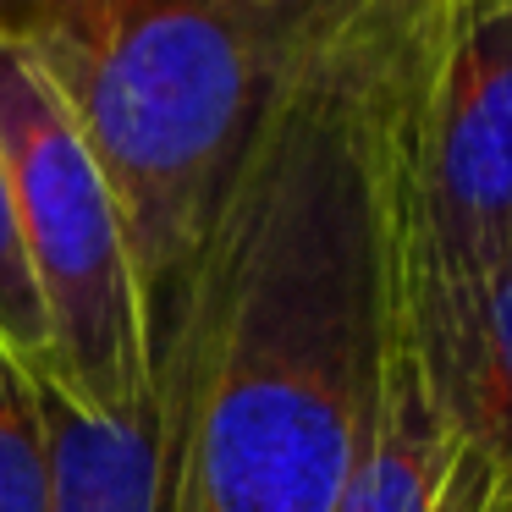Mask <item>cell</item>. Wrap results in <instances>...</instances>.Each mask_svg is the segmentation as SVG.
<instances>
[{
  "label": "cell",
  "instance_id": "cell-11",
  "mask_svg": "<svg viewBox=\"0 0 512 512\" xmlns=\"http://www.w3.org/2000/svg\"><path fill=\"white\" fill-rule=\"evenodd\" d=\"M490 512H512V490H501V496L490 501Z\"/></svg>",
  "mask_w": 512,
  "mask_h": 512
},
{
  "label": "cell",
  "instance_id": "cell-5",
  "mask_svg": "<svg viewBox=\"0 0 512 512\" xmlns=\"http://www.w3.org/2000/svg\"><path fill=\"white\" fill-rule=\"evenodd\" d=\"M496 496V474L468 452V441L457 435L441 402L397 265L375 402H369L364 441H358V457L336 490L331 512H490Z\"/></svg>",
  "mask_w": 512,
  "mask_h": 512
},
{
  "label": "cell",
  "instance_id": "cell-2",
  "mask_svg": "<svg viewBox=\"0 0 512 512\" xmlns=\"http://www.w3.org/2000/svg\"><path fill=\"white\" fill-rule=\"evenodd\" d=\"M314 0H61L28 56L67 105L171 336L276 61Z\"/></svg>",
  "mask_w": 512,
  "mask_h": 512
},
{
  "label": "cell",
  "instance_id": "cell-10",
  "mask_svg": "<svg viewBox=\"0 0 512 512\" xmlns=\"http://www.w3.org/2000/svg\"><path fill=\"white\" fill-rule=\"evenodd\" d=\"M56 6H61V0H0V39L28 45V39L56 17Z\"/></svg>",
  "mask_w": 512,
  "mask_h": 512
},
{
  "label": "cell",
  "instance_id": "cell-12",
  "mask_svg": "<svg viewBox=\"0 0 512 512\" xmlns=\"http://www.w3.org/2000/svg\"><path fill=\"white\" fill-rule=\"evenodd\" d=\"M171 512H177V507H171Z\"/></svg>",
  "mask_w": 512,
  "mask_h": 512
},
{
  "label": "cell",
  "instance_id": "cell-8",
  "mask_svg": "<svg viewBox=\"0 0 512 512\" xmlns=\"http://www.w3.org/2000/svg\"><path fill=\"white\" fill-rule=\"evenodd\" d=\"M0 512H50V441L39 380L0 342Z\"/></svg>",
  "mask_w": 512,
  "mask_h": 512
},
{
  "label": "cell",
  "instance_id": "cell-1",
  "mask_svg": "<svg viewBox=\"0 0 512 512\" xmlns=\"http://www.w3.org/2000/svg\"><path fill=\"white\" fill-rule=\"evenodd\" d=\"M391 0L298 17L155 353L177 512H331L358 457L397 292Z\"/></svg>",
  "mask_w": 512,
  "mask_h": 512
},
{
  "label": "cell",
  "instance_id": "cell-9",
  "mask_svg": "<svg viewBox=\"0 0 512 512\" xmlns=\"http://www.w3.org/2000/svg\"><path fill=\"white\" fill-rule=\"evenodd\" d=\"M0 342L12 347L28 369H45L50 336L39 314L34 281L23 265V237H17V210H12V177H6V149H0Z\"/></svg>",
  "mask_w": 512,
  "mask_h": 512
},
{
  "label": "cell",
  "instance_id": "cell-6",
  "mask_svg": "<svg viewBox=\"0 0 512 512\" xmlns=\"http://www.w3.org/2000/svg\"><path fill=\"white\" fill-rule=\"evenodd\" d=\"M39 408L50 441V512H171L177 408L160 375L133 413H89L45 380Z\"/></svg>",
  "mask_w": 512,
  "mask_h": 512
},
{
  "label": "cell",
  "instance_id": "cell-4",
  "mask_svg": "<svg viewBox=\"0 0 512 512\" xmlns=\"http://www.w3.org/2000/svg\"><path fill=\"white\" fill-rule=\"evenodd\" d=\"M0 149L50 336L39 380L89 413H133L155 391L133 248L67 105L12 39H0Z\"/></svg>",
  "mask_w": 512,
  "mask_h": 512
},
{
  "label": "cell",
  "instance_id": "cell-3",
  "mask_svg": "<svg viewBox=\"0 0 512 512\" xmlns=\"http://www.w3.org/2000/svg\"><path fill=\"white\" fill-rule=\"evenodd\" d=\"M386 122L397 265L441 320L512 248V0H391Z\"/></svg>",
  "mask_w": 512,
  "mask_h": 512
},
{
  "label": "cell",
  "instance_id": "cell-7",
  "mask_svg": "<svg viewBox=\"0 0 512 512\" xmlns=\"http://www.w3.org/2000/svg\"><path fill=\"white\" fill-rule=\"evenodd\" d=\"M413 325L424 336L457 435L496 474V485L512 490V248L457 309H446L441 320H419L413 309Z\"/></svg>",
  "mask_w": 512,
  "mask_h": 512
}]
</instances>
